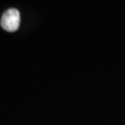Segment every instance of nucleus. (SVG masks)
<instances>
[{
	"mask_svg": "<svg viewBox=\"0 0 125 125\" xmlns=\"http://www.w3.org/2000/svg\"><path fill=\"white\" fill-rule=\"evenodd\" d=\"M21 23V15L18 9H9L5 11L1 18V26L2 28L9 32L18 30Z\"/></svg>",
	"mask_w": 125,
	"mask_h": 125,
	"instance_id": "nucleus-1",
	"label": "nucleus"
}]
</instances>
